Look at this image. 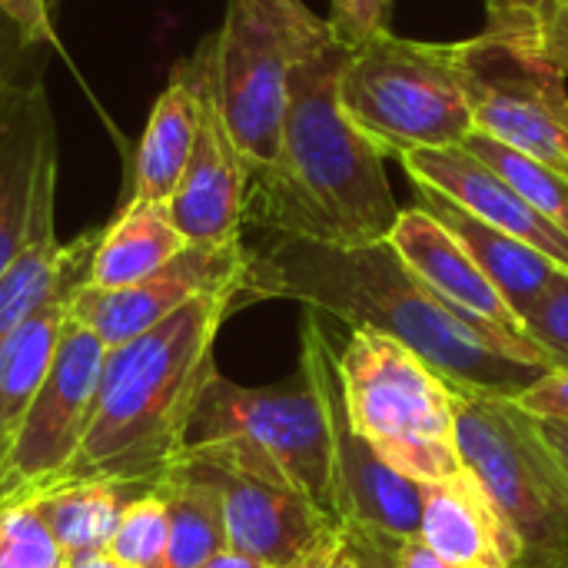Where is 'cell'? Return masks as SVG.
Returning a JSON list of instances; mask_svg holds the SVG:
<instances>
[{
	"mask_svg": "<svg viewBox=\"0 0 568 568\" xmlns=\"http://www.w3.org/2000/svg\"><path fill=\"white\" fill-rule=\"evenodd\" d=\"M246 300H293L349 329L383 333L429 363L453 389L519 399L556 369L532 339L446 303L386 240L333 246L263 233L256 246L246 243L240 303Z\"/></svg>",
	"mask_w": 568,
	"mask_h": 568,
	"instance_id": "1",
	"label": "cell"
},
{
	"mask_svg": "<svg viewBox=\"0 0 568 568\" xmlns=\"http://www.w3.org/2000/svg\"><path fill=\"white\" fill-rule=\"evenodd\" d=\"M346 60L349 50L333 37L296 60L276 160L250 170V226L273 236L363 246L386 240L399 220L386 153L343 113Z\"/></svg>",
	"mask_w": 568,
	"mask_h": 568,
	"instance_id": "2",
	"label": "cell"
},
{
	"mask_svg": "<svg viewBox=\"0 0 568 568\" xmlns=\"http://www.w3.org/2000/svg\"><path fill=\"white\" fill-rule=\"evenodd\" d=\"M236 306L240 286L210 290L106 353L93 419L67 479H106L150 493L180 463L193 413L216 373L220 326Z\"/></svg>",
	"mask_w": 568,
	"mask_h": 568,
	"instance_id": "3",
	"label": "cell"
},
{
	"mask_svg": "<svg viewBox=\"0 0 568 568\" xmlns=\"http://www.w3.org/2000/svg\"><path fill=\"white\" fill-rule=\"evenodd\" d=\"M336 363L349 423L389 469L416 483L463 469L453 386L429 363L373 329H353Z\"/></svg>",
	"mask_w": 568,
	"mask_h": 568,
	"instance_id": "4",
	"label": "cell"
},
{
	"mask_svg": "<svg viewBox=\"0 0 568 568\" xmlns=\"http://www.w3.org/2000/svg\"><path fill=\"white\" fill-rule=\"evenodd\" d=\"M343 113L386 156L463 146L476 133L453 43L406 40L389 30L349 50L339 77Z\"/></svg>",
	"mask_w": 568,
	"mask_h": 568,
	"instance_id": "5",
	"label": "cell"
},
{
	"mask_svg": "<svg viewBox=\"0 0 568 568\" xmlns=\"http://www.w3.org/2000/svg\"><path fill=\"white\" fill-rule=\"evenodd\" d=\"M329 37V23L306 3L230 0L223 27L210 37V63L226 130L250 170L276 160L290 73Z\"/></svg>",
	"mask_w": 568,
	"mask_h": 568,
	"instance_id": "6",
	"label": "cell"
},
{
	"mask_svg": "<svg viewBox=\"0 0 568 568\" xmlns=\"http://www.w3.org/2000/svg\"><path fill=\"white\" fill-rule=\"evenodd\" d=\"M463 466L523 542V566H568V479L516 399L453 389Z\"/></svg>",
	"mask_w": 568,
	"mask_h": 568,
	"instance_id": "7",
	"label": "cell"
},
{
	"mask_svg": "<svg viewBox=\"0 0 568 568\" xmlns=\"http://www.w3.org/2000/svg\"><path fill=\"white\" fill-rule=\"evenodd\" d=\"M216 439L236 443L256 463L270 466L329 516H336L329 429L323 406L303 373H296V379L286 386L253 389L226 379L216 369L193 413L186 446Z\"/></svg>",
	"mask_w": 568,
	"mask_h": 568,
	"instance_id": "8",
	"label": "cell"
},
{
	"mask_svg": "<svg viewBox=\"0 0 568 568\" xmlns=\"http://www.w3.org/2000/svg\"><path fill=\"white\" fill-rule=\"evenodd\" d=\"M476 133L568 173V77L532 43L483 30L453 43Z\"/></svg>",
	"mask_w": 568,
	"mask_h": 568,
	"instance_id": "9",
	"label": "cell"
},
{
	"mask_svg": "<svg viewBox=\"0 0 568 568\" xmlns=\"http://www.w3.org/2000/svg\"><path fill=\"white\" fill-rule=\"evenodd\" d=\"M183 459L220 489L230 552L273 568H316L336 549L343 523L236 443H193Z\"/></svg>",
	"mask_w": 568,
	"mask_h": 568,
	"instance_id": "10",
	"label": "cell"
},
{
	"mask_svg": "<svg viewBox=\"0 0 568 568\" xmlns=\"http://www.w3.org/2000/svg\"><path fill=\"white\" fill-rule=\"evenodd\" d=\"M300 373L313 386L326 416L336 516L343 529L373 542L419 536L423 483L389 469L349 423L336 349L329 343V333L323 329L320 313L313 310L306 313V323L300 333Z\"/></svg>",
	"mask_w": 568,
	"mask_h": 568,
	"instance_id": "11",
	"label": "cell"
},
{
	"mask_svg": "<svg viewBox=\"0 0 568 568\" xmlns=\"http://www.w3.org/2000/svg\"><path fill=\"white\" fill-rule=\"evenodd\" d=\"M106 346L77 320L67 323L53 366L20 419L0 473V506L33 499L67 479L93 419Z\"/></svg>",
	"mask_w": 568,
	"mask_h": 568,
	"instance_id": "12",
	"label": "cell"
},
{
	"mask_svg": "<svg viewBox=\"0 0 568 568\" xmlns=\"http://www.w3.org/2000/svg\"><path fill=\"white\" fill-rule=\"evenodd\" d=\"M200 93V130L193 156L166 203L173 226L190 246H226L243 240L250 163L233 143L210 63V40L183 63Z\"/></svg>",
	"mask_w": 568,
	"mask_h": 568,
	"instance_id": "13",
	"label": "cell"
},
{
	"mask_svg": "<svg viewBox=\"0 0 568 568\" xmlns=\"http://www.w3.org/2000/svg\"><path fill=\"white\" fill-rule=\"evenodd\" d=\"M243 273H246L243 240L226 246H186L170 266L133 286L97 290L83 283L70 296V320L87 326L97 339H103L106 349H113L150 333L176 310H183L190 300L210 290L220 286L243 290Z\"/></svg>",
	"mask_w": 568,
	"mask_h": 568,
	"instance_id": "14",
	"label": "cell"
},
{
	"mask_svg": "<svg viewBox=\"0 0 568 568\" xmlns=\"http://www.w3.org/2000/svg\"><path fill=\"white\" fill-rule=\"evenodd\" d=\"M413 186H429L473 213L476 220L529 243L552 263L568 270V233L539 210H532L493 166L473 156L466 146H429L396 156Z\"/></svg>",
	"mask_w": 568,
	"mask_h": 568,
	"instance_id": "15",
	"label": "cell"
},
{
	"mask_svg": "<svg viewBox=\"0 0 568 568\" xmlns=\"http://www.w3.org/2000/svg\"><path fill=\"white\" fill-rule=\"evenodd\" d=\"M53 193H57V156H50L40 170L27 243L0 276V343L13 329H20L47 300L87 283L90 256L97 250L100 230L83 233L73 243H60L53 230Z\"/></svg>",
	"mask_w": 568,
	"mask_h": 568,
	"instance_id": "16",
	"label": "cell"
},
{
	"mask_svg": "<svg viewBox=\"0 0 568 568\" xmlns=\"http://www.w3.org/2000/svg\"><path fill=\"white\" fill-rule=\"evenodd\" d=\"M419 539L459 568L523 566L519 536L466 466L446 479L423 483Z\"/></svg>",
	"mask_w": 568,
	"mask_h": 568,
	"instance_id": "17",
	"label": "cell"
},
{
	"mask_svg": "<svg viewBox=\"0 0 568 568\" xmlns=\"http://www.w3.org/2000/svg\"><path fill=\"white\" fill-rule=\"evenodd\" d=\"M57 156L50 100L40 83H7L0 93V276L27 243L43 163Z\"/></svg>",
	"mask_w": 568,
	"mask_h": 568,
	"instance_id": "18",
	"label": "cell"
},
{
	"mask_svg": "<svg viewBox=\"0 0 568 568\" xmlns=\"http://www.w3.org/2000/svg\"><path fill=\"white\" fill-rule=\"evenodd\" d=\"M386 243L446 303H453L456 310H463L489 326H499L503 333L526 336L519 316L503 300V293L493 286V280L479 270V263L469 256V250L433 213H426L423 206L399 210V220L393 223Z\"/></svg>",
	"mask_w": 568,
	"mask_h": 568,
	"instance_id": "19",
	"label": "cell"
},
{
	"mask_svg": "<svg viewBox=\"0 0 568 568\" xmlns=\"http://www.w3.org/2000/svg\"><path fill=\"white\" fill-rule=\"evenodd\" d=\"M416 196H419L416 206L433 213L469 250V256L479 263V270L493 280V286L503 293V300L513 306V313L523 323V313L529 310V303L556 280L562 266L552 263L546 253L532 250L529 243L476 220L473 213H466L463 206H456L453 200H446L443 193L429 186H416Z\"/></svg>",
	"mask_w": 568,
	"mask_h": 568,
	"instance_id": "20",
	"label": "cell"
},
{
	"mask_svg": "<svg viewBox=\"0 0 568 568\" xmlns=\"http://www.w3.org/2000/svg\"><path fill=\"white\" fill-rule=\"evenodd\" d=\"M200 130V93L193 77L176 67L166 90L156 97L143 140L133 160V190L126 203H156L166 206L190 156Z\"/></svg>",
	"mask_w": 568,
	"mask_h": 568,
	"instance_id": "21",
	"label": "cell"
},
{
	"mask_svg": "<svg viewBox=\"0 0 568 568\" xmlns=\"http://www.w3.org/2000/svg\"><path fill=\"white\" fill-rule=\"evenodd\" d=\"M77 290L80 286L47 300L20 329H13L0 343V473L20 429V419L53 366L63 329L70 323V296Z\"/></svg>",
	"mask_w": 568,
	"mask_h": 568,
	"instance_id": "22",
	"label": "cell"
},
{
	"mask_svg": "<svg viewBox=\"0 0 568 568\" xmlns=\"http://www.w3.org/2000/svg\"><path fill=\"white\" fill-rule=\"evenodd\" d=\"M186 236L173 226L166 206L156 203H126L120 216L100 230L97 250L90 256L87 286L120 290L133 286L163 266H170L183 250Z\"/></svg>",
	"mask_w": 568,
	"mask_h": 568,
	"instance_id": "23",
	"label": "cell"
},
{
	"mask_svg": "<svg viewBox=\"0 0 568 568\" xmlns=\"http://www.w3.org/2000/svg\"><path fill=\"white\" fill-rule=\"evenodd\" d=\"M153 493L166 503L170 526L163 568H200L230 549L220 489L190 459L180 456V463L153 486Z\"/></svg>",
	"mask_w": 568,
	"mask_h": 568,
	"instance_id": "24",
	"label": "cell"
},
{
	"mask_svg": "<svg viewBox=\"0 0 568 568\" xmlns=\"http://www.w3.org/2000/svg\"><path fill=\"white\" fill-rule=\"evenodd\" d=\"M140 493L143 489L106 483V479H67L43 489L30 503L50 526L60 549L67 556H80V552L106 549L126 503L136 499Z\"/></svg>",
	"mask_w": 568,
	"mask_h": 568,
	"instance_id": "25",
	"label": "cell"
},
{
	"mask_svg": "<svg viewBox=\"0 0 568 568\" xmlns=\"http://www.w3.org/2000/svg\"><path fill=\"white\" fill-rule=\"evenodd\" d=\"M463 146L473 156H479L486 166H493L532 210H539L546 220H552L559 230L568 233V173L516 146H506L486 133H469Z\"/></svg>",
	"mask_w": 568,
	"mask_h": 568,
	"instance_id": "26",
	"label": "cell"
},
{
	"mask_svg": "<svg viewBox=\"0 0 568 568\" xmlns=\"http://www.w3.org/2000/svg\"><path fill=\"white\" fill-rule=\"evenodd\" d=\"M166 539H170L166 503L150 489L126 503V509L106 542V552L130 568H163Z\"/></svg>",
	"mask_w": 568,
	"mask_h": 568,
	"instance_id": "27",
	"label": "cell"
},
{
	"mask_svg": "<svg viewBox=\"0 0 568 568\" xmlns=\"http://www.w3.org/2000/svg\"><path fill=\"white\" fill-rule=\"evenodd\" d=\"M70 556L30 499L0 506V568H67Z\"/></svg>",
	"mask_w": 568,
	"mask_h": 568,
	"instance_id": "28",
	"label": "cell"
},
{
	"mask_svg": "<svg viewBox=\"0 0 568 568\" xmlns=\"http://www.w3.org/2000/svg\"><path fill=\"white\" fill-rule=\"evenodd\" d=\"M523 333L549 356L556 369H568V270L529 303L523 313Z\"/></svg>",
	"mask_w": 568,
	"mask_h": 568,
	"instance_id": "29",
	"label": "cell"
},
{
	"mask_svg": "<svg viewBox=\"0 0 568 568\" xmlns=\"http://www.w3.org/2000/svg\"><path fill=\"white\" fill-rule=\"evenodd\" d=\"M493 33H513L539 43V37L559 20L568 17V0H486Z\"/></svg>",
	"mask_w": 568,
	"mask_h": 568,
	"instance_id": "30",
	"label": "cell"
},
{
	"mask_svg": "<svg viewBox=\"0 0 568 568\" xmlns=\"http://www.w3.org/2000/svg\"><path fill=\"white\" fill-rule=\"evenodd\" d=\"M389 7L393 0H333V13L326 20L333 40L343 43L346 50L363 47L366 40L386 30Z\"/></svg>",
	"mask_w": 568,
	"mask_h": 568,
	"instance_id": "31",
	"label": "cell"
},
{
	"mask_svg": "<svg viewBox=\"0 0 568 568\" xmlns=\"http://www.w3.org/2000/svg\"><path fill=\"white\" fill-rule=\"evenodd\" d=\"M57 0H0V13L17 27L23 43H57L50 10Z\"/></svg>",
	"mask_w": 568,
	"mask_h": 568,
	"instance_id": "32",
	"label": "cell"
},
{
	"mask_svg": "<svg viewBox=\"0 0 568 568\" xmlns=\"http://www.w3.org/2000/svg\"><path fill=\"white\" fill-rule=\"evenodd\" d=\"M526 413L532 416H552L568 419V369H549L539 383H532L519 399Z\"/></svg>",
	"mask_w": 568,
	"mask_h": 568,
	"instance_id": "33",
	"label": "cell"
},
{
	"mask_svg": "<svg viewBox=\"0 0 568 568\" xmlns=\"http://www.w3.org/2000/svg\"><path fill=\"white\" fill-rule=\"evenodd\" d=\"M363 552V549H359ZM369 559H376L379 566L386 568H459L453 566L449 559H443L439 552H433L419 536L413 539H396L393 546H386L383 552H363Z\"/></svg>",
	"mask_w": 568,
	"mask_h": 568,
	"instance_id": "34",
	"label": "cell"
},
{
	"mask_svg": "<svg viewBox=\"0 0 568 568\" xmlns=\"http://www.w3.org/2000/svg\"><path fill=\"white\" fill-rule=\"evenodd\" d=\"M529 423L536 429V436L542 439V446L549 449V456L556 459V466L562 469V476L568 479V419H552V416H532Z\"/></svg>",
	"mask_w": 568,
	"mask_h": 568,
	"instance_id": "35",
	"label": "cell"
},
{
	"mask_svg": "<svg viewBox=\"0 0 568 568\" xmlns=\"http://www.w3.org/2000/svg\"><path fill=\"white\" fill-rule=\"evenodd\" d=\"M562 73L568 77V17H559L542 37H539V43H536Z\"/></svg>",
	"mask_w": 568,
	"mask_h": 568,
	"instance_id": "36",
	"label": "cell"
},
{
	"mask_svg": "<svg viewBox=\"0 0 568 568\" xmlns=\"http://www.w3.org/2000/svg\"><path fill=\"white\" fill-rule=\"evenodd\" d=\"M323 568H363V559H359V552H356V546H353V539H349L346 529H343L336 549L329 552V559L323 562Z\"/></svg>",
	"mask_w": 568,
	"mask_h": 568,
	"instance_id": "37",
	"label": "cell"
},
{
	"mask_svg": "<svg viewBox=\"0 0 568 568\" xmlns=\"http://www.w3.org/2000/svg\"><path fill=\"white\" fill-rule=\"evenodd\" d=\"M67 568H130L123 566L116 556H110L106 549H97V552H80V556H70V566Z\"/></svg>",
	"mask_w": 568,
	"mask_h": 568,
	"instance_id": "38",
	"label": "cell"
},
{
	"mask_svg": "<svg viewBox=\"0 0 568 568\" xmlns=\"http://www.w3.org/2000/svg\"><path fill=\"white\" fill-rule=\"evenodd\" d=\"M329 559V556H326ZM200 568H273V566H263V562H256V559H250V556H240V552H220L216 559H210V562H203ZM323 568V566H316Z\"/></svg>",
	"mask_w": 568,
	"mask_h": 568,
	"instance_id": "39",
	"label": "cell"
},
{
	"mask_svg": "<svg viewBox=\"0 0 568 568\" xmlns=\"http://www.w3.org/2000/svg\"><path fill=\"white\" fill-rule=\"evenodd\" d=\"M356 552H359V549H356ZM359 559H363V568H386V566H379L376 559H369V556H363V552H359Z\"/></svg>",
	"mask_w": 568,
	"mask_h": 568,
	"instance_id": "40",
	"label": "cell"
},
{
	"mask_svg": "<svg viewBox=\"0 0 568 568\" xmlns=\"http://www.w3.org/2000/svg\"><path fill=\"white\" fill-rule=\"evenodd\" d=\"M7 83H10V80H7V77H3V73H0V93H3V90H7Z\"/></svg>",
	"mask_w": 568,
	"mask_h": 568,
	"instance_id": "41",
	"label": "cell"
},
{
	"mask_svg": "<svg viewBox=\"0 0 568 568\" xmlns=\"http://www.w3.org/2000/svg\"><path fill=\"white\" fill-rule=\"evenodd\" d=\"M519 568H568V566H519Z\"/></svg>",
	"mask_w": 568,
	"mask_h": 568,
	"instance_id": "42",
	"label": "cell"
},
{
	"mask_svg": "<svg viewBox=\"0 0 568 568\" xmlns=\"http://www.w3.org/2000/svg\"><path fill=\"white\" fill-rule=\"evenodd\" d=\"M290 3H303V0H290Z\"/></svg>",
	"mask_w": 568,
	"mask_h": 568,
	"instance_id": "43",
	"label": "cell"
}]
</instances>
